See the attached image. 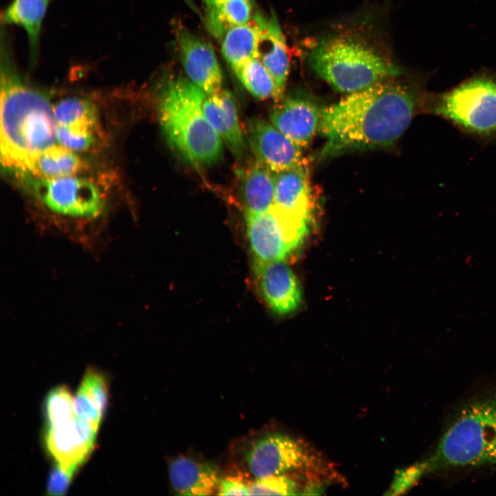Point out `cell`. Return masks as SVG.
I'll list each match as a JSON object with an SVG mask.
<instances>
[{"instance_id":"1","label":"cell","mask_w":496,"mask_h":496,"mask_svg":"<svg viewBox=\"0 0 496 496\" xmlns=\"http://www.w3.org/2000/svg\"><path fill=\"white\" fill-rule=\"evenodd\" d=\"M426 97L390 79L348 94L322 110L319 132L326 143L320 157L392 145L424 111Z\"/></svg>"},{"instance_id":"2","label":"cell","mask_w":496,"mask_h":496,"mask_svg":"<svg viewBox=\"0 0 496 496\" xmlns=\"http://www.w3.org/2000/svg\"><path fill=\"white\" fill-rule=\"evenodd\" d=\"M1 163L6 173L25 180L39 155L56 144L54 108L19 72L6 30L1 34Z\"/></svg>"},{"instance_id":"3","label":"cell","mask_w":496,"mask_h":496,"mask_svg":"<svg viewBox=\"0 0 496 496\" xmlns=\"http://www.w3.org/2000/svg\"><path fill=\"white\" fill-rule=\"evenodd\" d=\"M207 95L189 79L178 78L165 85L158 105L159 121L167 139L198 167L217 163L223 154V140L203 110Z\"/></svg>"},{"instance_id":"4","label":"cell","mask_w":496,"mask_h":496,"mask_svg":"<svg viewBox=\"0 0 496 496\" xmlns=\"http://www.w3.org/2000/svg\"><path fill=\"white\" fill-rule=\"evenodd\" d=\"M308 61L320 78L347 94L402 73L365 41L344 34L320 41L310 52Z\"/></svg>"},{"instance_id":"5","label":"cell","mask_w":496,"mask_h":496,"mask_svg":"<svg viewBox=\"0 0 496 496\" xmlns=\"http://www.w3.org/2000/svg\"><path fill=\"white\" fill-rule=\"evenodd\" d=\"M428 460L431 470L496 466V393L465 404Z\"/></svg>"},{"instance_id":"6","label":"cell","mask_w":496,"mask_h":496,"mask_svg":"<svg viewBox=\"0 0 496 496\" xmlns=\"http://www.w3.org/2000/svg\"><path fill=\"white\" fill-rule=\"evenodd\" d=\"M424 112L481 142L496 143V76L478 75L446 92L427 95Z\"/></svg>"},{"instance_id":"7","label":"cell","mask_w":496,"mask_h":496,"mask_svg":"<svg viewBox=\"0 0 496 496\" xmlns=\"http://www.w3.org/2000/svg\"><path fill=\"white\" fill-rule=\"evenodd\" d=\"M245 460L256 478L293 473L318 491L337 479L330 464L313 447L282 433L258 438L247 450Z\"/></svg>"},{"instance_id":"8","label":"cell","mask_w":496,"mask_h":496,"mask_svg":"<svg viewBox=\"0 0 496 496\" xmlns=\"http://www.w3.org/2000/svg\"><path fill=\"white\" fill-rule=\"evenodd\" d=\"M23 181L50 213L76 223L75 242L81 245L83 236L80 223H82L84 247L94 249L85 224L101 218L104 210L103 198L94 183L72 175L50 178L31 177Z\"/></svg>"},{"instance_id":"9","label":"cell","mask_w":496,"mask_h":496,"mask_svg":"<svg viewBox=\"0 0 496 496\" xmlns=\"http://www.w3.org/2000/svg\"><path fill=\"white\" fill-rule=\"evenodd\" d=\"M249 244L257 262L285 260L304 242L310 221L273 205L262 213L246 211Z\"/></svg>"},{"instance_id":"10","label":"cell","mask_w":496,"mask_h":496,"mask_svg":"<svg viewBox=\"0 0 496 496\" xmlns=\"http://www.w3.org/2000/svg\"><path fill=\"white\" fill-rule=\"evenodd\" d=\"M98 431L78 415L54 426H45L44 445L54 463L75 473L93 452Z\"/></svg>"},{"instance_id":"11","label":"cell","mask_w":496,"mask_h":496,"mask_svg":"<svg viewBox=\"0 0 496 496\" xmlns=\"http://www.w3.org/2000/svg\"><path fill=\"white\" fill-rule=\"evenodd\" d=\"M249 144L256 160L273 172L306 164L302 149L272 123L254 118L247 123Z\"/></svg>"},{"instance_id":"12","label":"cell","mask_w":496,"mask_h":496,"mask_svg":"<svg viewBox=\"0 0 496 496\" xmlns=\"http://www.w3.org/2000/svg\"><path fill=\"white\" fill-rule=\"evenodd\" d=\"M254 271L259 291L274 313L289 314L299 307L302 301L300 286L284 260L254 262Z\"/></svg>"},{"instance_id":"13","label":"cell","mask_w":496,"mask_h":496,"mask_svg":"<svg viewBox=\"0 0 496 496\" xmlns=\"http://www.w3.org/2000/svg\"><path fill=\"white\" fill-rule=\"evenodd\" d=\"M176 37L181 62L189 79L207 95L220 91L222 73L210 44L185 28L179 29Z\"/></svg>"},{"instance_id":"14","label":"cell","mask_w":496,"mask_h":496,"mask_svg":"<svg viewBox=\"0 0 496 496\" xmlns=\"http://www.w3.org/2000/svg\"><path fill=\"white\" fill-rule=\"evenodd\" d=\"M322 110L309 98L293 96L276 105L269 118L277 129L301 148H305L319 132Z\"/></svg>"},{"instance_id":"15","label":"cell","mask_w":496,"mask_h":496,"mask_svg":"<svg viewBox=\"0 0 496 496\" xmlns=\"http://www.w3.org/2000/svg\"><path fill=\"white\" fill-rule=\"evenodd\" d=\"M274 203L278 209L311 221L313 198L307 164L273 172Z\"/></svg>"},{"instance_id":"16","label":"cell","mask_w":496,"mask_h":496,"mask_svg":"<svg viewBox=\"0 0 496 496\" xmlns=\"http://www.w3.org/2000/svg\"><path fill=\"white\" fill-rule=\"evenodd\" d=\"M169 476L172 488L180 495H211L220 480L215 465L185 455L171 461Z\"/></svg>"},{"instance_id":"17","label":"cell","mask_w":496,"mask_h":496,"mask_svg":"<svg viewBox=\"0 0 496 496\" xmlns=\"http://www.w3.org/2000/svg\"><path fill=\"white\" fill-rule=\"evenodd\" d=\"M204 114L230 151L240 157L245 143L238 120L234 98L227 90L207 95L203 103Z\"/></svg>"},{"instance_id":"18","label":"cell","mask_w":496,"mask_h":496,"mask_svg":"<svg viewBox=\"0 0 496 496\" xmlns=\"http://www.w3.org/2000/svg\"><path fill=\"white\" fill-rule=\"evenodd\" d=\"M258 58L274 81L276 99H282L289 74V60L285 37L273 11L267 19L260 39Z\"/></svg>"},{"instance_id":"19","label":"cell","mask_w":496,"mask_h":496,"mask_svg":"<svg viewBox=\"0 0 496 496\" xmlns=\"http://www.w3.org/2000/svg\"><path fill=\"white\" fill-rule=\"evenodd\" d=\"M267 23V19L256 13L249 22L231 28L222 38L223 56L233 70L258 57L259 42Z\"/></svg>"},{"instance_id":"20","label":"cell","mask_w":496,"mask_h":496,"mask_svg":"<svg viewBox=\"0 0 496 496\" xmlns=\"http://www.w3.org/2000/svg\"><path fill=\"white\" fill-rule=\"evenodd\" d=\"M109 397V382L106 375L94 368L85 372L75 396L78 417L99 431Z\"/></svg>"},{"instance_id":"21","label":"cell","mask_w":496,"mask_h":496,"mask_svg":"<svg viewBox=\"0 0 496 496\" xmlns=\"http://www.w3.org/2000/svg\"><path fill=\"white\" fill-rule=\"evenodd\" d=\"M51 1L12 0L1 15L2 24L19 26L26 32L30 67L38 61L42 23Z\"/></svg>"},{"instance_id":"22","label":"cell","mask_w":496,"mask_h":496,"mask_svg":"<svg viewBox=\"0 0 496 496\" xmlns=\"http://www.w3.org/2000/svg\"><path fill=\"white\" fill-rule=\"evenodd\" d=\"M240 193L246 211L262 213L274 203V175L257 160L240 174Z\"/></svg>"},{"instance_id":"23","label":"cell","mask_w":496,"mask_h":496,"mask_svg":"<svg viewBox=\"0 0 496 496\" xmlns=\"http://www.w3.org/2000/svg\"><path fill=\"white\" fill-rule=\"evenodd\" d=\"M253 16L251 0H228L205 9V24L210 34L221 40L229 29L249 22Z\"/></svg>"},{"instance_id":"24","label":"cell","mask_w":496,"mask_h":496,"mask_svg":"<svg viewBox=\"0 0 496 496\" xmlns=\"http://www.w3.org/2000/svg\"><path fill=\"white\" fill-rule=\"evenodd\" d=\"M82 167L81 160L72 150L56 143L39 155L32 177L50 178L72 176L80 171Z\"/></svg>"},{"instance_id":"25","label":"cell","mask_w":496,"mask_h":496,"mask_svg":"<svg viewBox=\"0 0 496 496\" xmlns=\"http://www.w3.org/2000/svg\"><path fill=\"white\" fill-rule=\"evenodd\" d=\"M53 108L57 125L95 132L98 123L97 111L90 101L68 98L59 101Z\"/></svg>"},{"instance_id":"26","label":"cell","mask_w":496,"mask_h":496,"mask_svg":"<svg viewBox=\"0 0 496 496\" xmlns=\"http://www.w3.org/2000/svg\"><path fill=\"white\" fill-rule=\"evenodd\" d=\"M234 72L254 97L276 99V87L270 73L258 57L252 58L234 69Z\"/></svg>"},{"instance_id":"27","label":"cell","mask_w":496,"mask_h":496,"mask_svg":"<svg viewBox=\"0 0 496 496\" xmlns=\"http://www.w3.org/2000/svg\"><path fill=\"white\" fill-rule=\"evenodd\" d=\"M44 413L45 426L58 425L77 415L75 398L68 386L61 385L50 391L45 399Z\"/></svg>"},{"instance_id":"28","label":"cell","mask_w":496,"mask_h":496,"mask_svg":"<svg viewBox=\"0 0 496 496\" xmlns=\"http://www.w3.org/2000/svg\"><path fill=\"white\" fill-rule=\"evenodd\" d=\"M249 495H307L306 488L300 480L290 475H271L256 478L249 483Z\"/></svg>"},{"instance_id":"29","label":"cell","mask_w":496,"mask_h":496,"mask_svg":"<svg viewBox=\"0 0 496 496\" xmlns=\"http://www.w3.org/2000/svg\"><path fill=\"white\" fill-rule=\"evenodd\" d=\"M57 141L60 145L72 151H83L94 143V132L70 129L57 125Z\"/></svg>"},{"instance_id":"30","label":"cell","mask_w":496,"mask_h":496,"mask_svg":"<svg viewBox=\"0 0 496 496\" xmlns=\"http://www.w3.org/2000/svg\"><path fill=\"white\" fill-rule=\"evenodd\" d=\"M431 471L428 460L417 463L400 471L396 475L391 487V495L402 493L411 487L424 473Z\"/></svg>"},{"instance_id":"31","label":"cell","mask_w":496,"mask_h":496,"mask_svg":"<svg viewBox=\"0 0 496 496\" xmlns=\"http://www.w3.org/2000/svg\"><path fill=\"white\" fill-rule=\"evenodd\" d=\"M76 473L67 470L55 464L50 471L46 484V491L50 495H64Z\"/></svg>"},{"instance_id":"32","label":"cell","mask_w":496,"mask_h":496,"mask_svg":"<svg viewBox=\"0 0 496 496\" xmlns=\"http://www.w3.org/2000/svg\"><path fill=\"white\" fill-rule=\"evenodd\" d=\"M217 491L220 495H249V483L241 478L227 477L220 479Z\"/></svg>"},{"instance_id":"33","label":"cell","mask_w":496,"mask_h":496,"mask_svg":"<svg viewBox=\"0 0 496 496\" xmlns=\"http://www.w3.org/2000/svg\"><path fill=\"white\" fill-rule=\"evenodd\" d=\"M228 0H203L205 9L218 6Z\"/></svg>"}]
</instances>
